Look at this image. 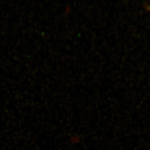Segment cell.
Segmentation results:
<instances>
[{
    "instance_id": "obj_1",
    "label": "cell",
    "mask_w": 150,
    "mask_h": 150,
    "mask_svg": "<svg viewBox=\"0 0 150 150\" xmlns=\"http://www.w3.org/2000/svg\"><path fill=\"white\" fill-rule=\"evenodd\" d=\"M146 8L148 11H150V6H146Z\"/></svg>"
}]
</instances>
